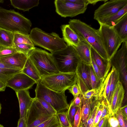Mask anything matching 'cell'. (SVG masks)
<instances>
[{
    "instance_id": "cell-1",
    "label": "cell",
    "mask_w": 127,
    "mask_h": 127,
    "mask_svg": "<svg viewBox=\"0 0 127 127\" xmlns=\"http://www.w3.org/2000/svg\"><path fill=\"white\" fill-rule=\"evenodd\" d=\"M79 38L86 41L102 58L109 61L98 30L78 19H71L68 24Z\"/></svg>"
},
{
    "instance_id": "cell-2",
    "label": "cell",
    "mask_w": 127,
    "mask_h": 127,
    "mask_svg": "<svg viewBox=\"0 0 127 127\" xmlns=\"http://www.w3.org/2000/svg\"><path fill=\"white\" fill-rule=\"evenodd\" d=\"M31 21L14 10L0 7V28L12 32L29 34Z\"/></svg>"
},
{
    "instance_id": "cell-3",
    "label": "cell",
    "mask_w": 127,
    "mask_h": 127,
    "mask_svg": "<svg viewBox=\"0 0 127 127\" xmlns=\"http://www.w3.org/2000/svg\"><path fill=\"white\" fill-rule=\"evenodd\" d=\"M29 36L34 46L42 47L51 53L63 49L67 46L63 38L57 33H48L37 27L31 30Z\"/></svg>"
},
{
    "instance_id": "cell-4",
    "label": "cell",
    "mask_w": 127,
    "mask_h": 127,
    "mask_svg": "<svg viewBox=\"0 0 127 127\" xmlns=\"http://www.w3.org/2000/svg\"><path fill=\"white\" fill-rule=\"evenodd\" d=\"M28 56L36 67L41 78L60 72L51 53L35 47Z\"/></svg>"
},
{
    "instance_id": "cell-5",
    "label": "cell",
    "mask_w": 127,
    "mask_h": 127,
    "mask_svg": "<svg viewBox=\"0 0 127 127\" xmlns=\"http://www.w3.org/2000/svg\"><path fill=\"white\" fill-rule=\"evenodd\" d=\"M67 45L65 48L51 54L60 72H75L81 60L74 47Z\"/></svg>"
},
{
    "instance_id": "cell-6",
    "label": "cell",
    "mask_w": 127,
    "mask_h": 127,
    "mask_svg": "<svg viewBox=\"0 0 127 127\" xmlns=\"http://www.w3.org/2000/svg\"><path fill=\"white\" fill-rule=\"evenodd\" d=\"M36 84L35 97L42 99L49 103L57 113L67 110L69 104L67 102L65 91L59 93L53 91L42 85L40 81Z\"/></svg>"
},
{
    "instance_id": "cell-7",
    "label": "cell",
    "mask_w": 127,
    "mask_h": 127,
    "mask_svg": "<svg viewBox=\"0 0 127 127\" xmlns=\"http://www.w3.org/2000/svg\"><path fill=\"white\" fill-rule=\"evenodd\" d=\"M75 72L62 73L41 78L40 83L47 88L58 92L65 91L72 85L77 84Z\"/></svg>"
},
{
    "instance_id": "cell-8",
    "label": "cell",
    "mask_w": 127,
    "mask_h": 127,
    "mask_svg": "<svg viewBox=\"0 0 127 127\" xmlns=\"http://www.w3.org/2000/svg\"><path fill=\"white\" fill-rule=\"evenodd\" d=\"M98 29L103 47L109 61L118 50L123 41L113 27L99 24Z\"/></svg>"
},
{
    "instance_id": "cell-9",
    "label": "cell",
    "mask_w": 127,
    "mask_h": 127,
    "mask_svg": "<svg viewBox=\"0 0 127 127\" xmlns=\"http://www.w3.org/2000/svg\"><path fill=\"white\" fill-rule=\"evenodd\" d=\"M111 65L119 72L120 81L125 91L124 100H127V41H123L121 48L118 50L110 60Z\"/></svg>"
},
{
    "instance_id": "cell-10",
    "label": "cell",
    "mask_w": 127,
    "mask_h": 127,
    "mask_svg": "<svg viewBox=\"0 0 127 127\" xmlns=\"http://www.w3.org/2000/svg\"><path fill=\"white\" fill-rule=\"evenodd\" d=\"M53 116L35 97L27 114L26 121L27 127H36Z\"/></svg>"
},
{
    "instance_id": "cell-11",
    "label": "cell",
    "mask_w": 127,
    "mask_h": 127,
    "mask_svg": "<svg viewBox=\"0 0 127 127\" xmlns=\"http://www.w3.org/2000/svg\"><path fill=\"white\" fill-rule=\"evenodd\" d=\"M54 3L56 13L64 18L72 17L84 13L88 5L71 2L67 0H56Z\"/></svg>"
},
{
    "instance_id": "cell-12",
    "label": "cell",
    "mask_w": 127,
    "mask_h": 127,
    "mask_svg": "<svg viewBox=\"0 0 127 127\" xmlns=\"http://www.w3.org/2000/svg\"><path fill=\"white\" fill-rule=\"evenodd\" d=\"M127 5V0H110L100 5L94 12V19L97 21L110 17Z\"/></svg>"
},
{
    "instance_id": "cell-13",
    "label": "cell",
    "mask_w": 127,
    "mask_h": 127,
    "mask_svg": "<svg viewBox=\"0 0 127 127\" xmlns=\"http://www.w3.org/2000/svg\"><path fill=\"white\" fill-rule=\"evenodd\" d=\"M35 84H36L35 81L21 72L13 75L6 82L7 87L12 88L15 92L28 90Z\"/></svg>"
},
{
    "instance_id": "cell-14",
    "label": "cell",
    "mask_w": 127,
    "mask_h": 127,
    "mask_svg": "<svg viewBox=\"0 0 127 127\" xmlns=\"http://www.w3.org/2000/svg\"><path fill=\"white\" fill-rule=\"evenodd\" d=\"M90 66V65L81 61L75 71L77 78V84L79 88L81 94L92 89Z\"/></svg>"
},
{
    "instance_id": "cell-15",
    "label": "cell",
    "mask_w": 127,
    "mask_h": 127,
    "mask_svg": "<svg viewBox=\"0 0 127 127\" xmlns=\"http://www.w3.org/2000/svg\"><path fill=\"white\" fill-rule=\"evenodd\" d=\"M125 95V91L122 82L119 80L112 97L109 110L110 115H114L122 106Z\"/></svg>"
},
{
    "instance_id": "cell-16",
    "label": "cell",
    "mask_w": 127,
    "mask_h": 127,
    "mask_svg": "<svg viewBox=\"0 0 127 127\" xmlns=\"http://www.w3.org/2000/svg\"><path fill=\"white\" fill-rule=\"evenodd\" d=\"M19 104L20 118H23L26 120L28 110L34 98L31 97L28 90H24L16 92Z\"/></svg>"
},
{
    "instance_id": "cell-17",
    "label": "cell",
    "mask_w": 127,
    "mask_h": 127,
    "mask_svg": "<svg viewBox=\"0 0 127 127\" xmlns=\"http://www.w3.org/2000/svg\"><path fill=\"white\" fill-rule=\"evenodd\" d=\"M28 58L27 55L18 52L10 56L0 58V59L2 62L22 70Z\"/></svg>"
},
{
    "instance_id": "cell-18",
    "label": "cell",
    "mask_w": 127,
    "mask_h": 127,
    "mask_svg": "<svg viewBox=\"0 0 127 127\" xmlns=\"http://www.w3.org/2000/svg\"><path fill=\"white\" fill-rule=\"evenodd\" d=\"M80 41L76 47H74L81 61L89 65H92L91 46L85 40L79 38Z\"/></svg>"
},
{
    "instance_id": "cell-19",
    "label": "cell",
    "mask_w": 127,
    "mask_h": 127,
    "mask_svg": "<svg viewBox=\"0 0 127 127\" xmlns=\"http://www.w3.org/2000/svg\"><path fill=\"white\" fill-rule=\"evenodd\" d=\"M91 55L92 59L95 63L103 77L109 72L111 66L110 61L102 58L92 47Z\"/></svg>"
},
{
    "instance_id": "cell-20",
    "label": "cell",
    "mask_w": 127,
    "mask_h": 127,
    "mask_svg": "<svg viewBox=\"0 0 127 127\" xmlns=\"http://www.w3.org/2000/svg\"><path fill=\"white\" fill-rule=\"evenodd\" d=\"M61 29L63 35V39L64 42L66 43V44L74 47L77 46L80 41V39L69 25H62Z\"/></svg>"
},
{
    "instance_id": "cell-21",
    "label": "cell",
    "mask_w": 127,
    "mask_h": 127,
    "mask_svg": "<svg viewBox=\"0 0 127 127\" xmlns=\"http://www.w3.org/2000/svg\"><path fill=\"white\" fill-rule=\"evenodd\" d=\"M21 72L34 80L36 83L41 79L37 70L28 57Z\"/></svg>"
},
{
    "instance_id": "cell-22",
    "label": "cell",
    "mask_w": 127,
    "mask_h": 127,
    "mask_svg": "<svg viewBox=\"0 0 127 127\" xmlns=\"http://www.w3.org/2000/svg\"><path fill=\"white\" fill-rule=\"evenodd\" d=\"M127 13V5L113 15L97 21L99 24H104L113 27L124 15Z\"/></svg>"
},
{
    "instance_id": "cell-23",
    "label": "cell",
    "mask_w": 127,
    "mask_h": 127,
    "mask_svg": "<svg viewBox=\"0 0 127 127\" xmlns=\"http://www.w3.org/2000/svg\"><path fill=\"white\" fill-rule=\"evenodd\" d=\"M113 28L123 42L127 41V13L124 15Z\"/></svg>"
},
{
    "instance_id": "cell-24",
    "label": "cell",
    "mask_w": 127,
    "mask_h": 127,
    "mask_svg": "<svg viewBox=\"0 0 127 127\" xmlns=\"http://www.w3.org/2000/svg\"><path fill=\"white\" fill-rule=\"evenodd\" d=\"M11 5L15 8L24 11H29L39 4V0H10Z\"/></svg>"
},
{
    "instance_id": "cell-25",
    "label": "cell",
    "mask_w": 127,
    "mask_h": 127,
    "mask_svg": "<svg viewBox=\"0 0 127 127\" xmlns=\"http://www.w3.org/2000/svg\"><path fill=\"white\" fill-rule=\"evenodd\" d=\"M14 33L0 28V45L13 47Z\"/></svg>"
},
{
    "instance_id": "cell-26",
    "label": "cell",
    "mask_w": 127,
    "mask_h": 127,
    "mask_svg": "<svg viewBox=\"0 0 127 127\" xmlns=\"http://www.w3.org/2000/svg\"><path fill=\"white\" fill-rule=\"evenodd\" d=\"M112 66V77L109 92L108 96L106 101L109 108V111L114 92L118 81L120 80V75L118 71L113 66Z\"/></svg>"
},
{
    "instance_id": "cell-27",
    "label": "cell",
    "mask_w": 127,
    "mask_h": 127,
    "mask_svg": "<svg viewBox=\"0 0 127 127\" xmlns=\"http://www.w3.org/2000/svg\"><path fill=\"white\" fill-rule=\"evenodd\" d=\"M92 100V99L83 100L81 109L80 123L84 127L91 114Z\"/></svg>"
},
{
    "instance_id": "cell-28",
    "label": "cell",
    "mask_w": 127,
    "mask_h": 127,
    "mask_svg": "<svg viewBox=\"0 0 127 127\" xmlns=\"http://www.w3.org/2000/svg\"><path fill=\"white\" fill-rule=\"evenodd\" d=\"M13 42L14 45L19 44H27L34 46L30 38L29 34L14 33Z\"/></svg>"
},
{
    "instance_id": "cell-29",
    "label": "cell",
    "mask_w": 127,
    "mask_h": 127,
    "mask_svg": "<svg viewBox=\"0 0 127 127\" xmlns=\"http://www.w3.org/2000/svg\"><path fill=\"white\" fill-rule=\"evenodd\" d=\"M36 127H61V125L56 115Z\"/></svg>"
},
{
    "instance_id": "cell-30",
    "label": "cell",
    "mask_w": 127,
    "mask_h": 127,
    "mask_svg": "<svg viewBox=\"0 0 127 127\" xmlns=\"http://www.w3.org/2000/svg\"><path fill=\"white\" fill-rule=\"evenodd\" d=\"M78 107L74 104L72 99L69 105L67 111H66L67 117L72 127L73 126L74 117Z\"/></svg>"
},
{
    "instance_id": "cell-31",
    "label": "cell",
    "mask_w": 127,
    "mask_h": 127,
    "mask_svg": "<svg viewBox=\"0 0 127 127\" xmlns=\"http://www.w3.org/2000/svg\"><path fill=\"white\" fill-rule=\"evenodd\" d=\"M13 47L18 52H21L27 55L31 51L35 48L34 46H32L27 44H14Z\"/></svg>"
},
{
    "instance_id": "cell-32",
    "label": "cell",
    "mask_w": 127,
    "mask_h": 127,
    "mask_svg": "<svg viewBox=\"0 0 127 127\" xmlns=\"http://www.w3.org/2000/svg\"><path fill=\"white\" fill-rule=\"evenodd\" d=\"M105 117L101 127H120L115 115Z\"/></svg>"
},
{
    "instance_id": "cell-33",
    "label": "cell",
    "mask_w": 127,
    "mask_h": 127,
    "mask_svg": "<svg viewBox=\"0 0 127 127\" xmlns=\"http://www.w3.org/2000/svg\"><path fill=\"white\" fill-rule=\"evenodd\" d=\"M56 115L61 126L66 127H72L67 117L66 111L57 113Z\"/></svg>"
},
{
    "instance_id": "cell-34",
    "label": "cell",
    "mask_w": 127,
    "mask_h": 127,
    "mask_svg": "<svg viewBox=\"0 0 127 127\" xmlns=\"http://www.w3.org/2000/svg\"><path fill=\"white\" fill-rule=\"evenodd\" d=\"M90 80L92 89H96L100 85L102 80L99 79L95 73L92 66L90 65Z\"/></svg>"
},
{
    "instance_id": "cell-35",
    "label": "cell",
    "mask_w": 127,
    "mask_h": 127,
    "mask_svg": "<svg viewBox=\"0 0 127 127\" xmlns=\"http://www.w3.org/2000/svg\"><path fill=\"white\" fill-rule=\"evenodd\" d=\"M102 99L101 100H95L97 103V108L92 127H96L101 116L103 109Z\"/></svg>"
},
{
    "instance_id": "cell-36",
    "label": "cell",
    "mask_w": 127,
    "mask_h": 127,
    "mask_svg": "<svg viewBox=\"0 0 127 127\" xmlns=\"http://www.w3.org/2000/svg\"><path fill=\"white\" fill-rule=\"evenodd\" d=\"M18 52L13 47L0 45V58L10 56Z\"/></svg>"
},
{
    "instance_id": "cell-37",
    "label": "cell",
    "mask_w": 127,
    "mask_h": 127,
    "mask_svg": "<svg viewBox=\"0 0 127 127\" xmlns=\"http://www.w3.org/2000/svg\"><path fill=\"white\" fill-rule=\"evenodd\" d=\"M99 90L98 88L88 90L82 94L83 99H93L94 97L96 100L98 96Z\"/></svg>"
},
{
    "instance_id": "cell-38",
    "label": "cell",
    "mask_w": 127,
    "mask_h": 127,
    "mask_svg": "<svg viewBox=\"0 0 127 127\" xmlns=\"http://www.w3.org/2000/svg\"><path fill=\"white\" fill-rule=\"evenodd\" d=\"M92 103L94 105L92 111H91V114L85 127H93V123L96 112L97 105L96 102L95 100L94 102L92 101Z\"/></svg>"
},
{
    "instance_id": "cell-39",
    "label": "cell",
    "mask_w": 127,
    "mask_h": 127,
    "mask_svg": "<svg viewBox=\"0 0 127 127\" xmlns=\"http://www.w3.org/2000/svg\"><path fill=\"white\" fill-rule=\"evenodd\" d=\"M0 68L3 70L15 73L21 72V70L10 65L2 62L0 59Z\"/></svg>"
},
{
    "instance_id": "cell-40",
    "label": "cell",
    "mask_w": 127,
    "mask_h": 127,
    "mask_svg": "<svg viewBox=\"0 0 127 127\" xmlns=\"http://www.w3.org/2000/svg\"><path fill=\"white\" fill-rule=\"evenodd\" d=\"M36 98L49 113L53 115H56L57 111L49 103L42 99Z\"/></svg>"
},
{
    "instance_id": "cell-41",
    "label": "cell",
    "mask_w": 127,
    "mask_h": 127,
    "mask_svg": "<svg viewBox=\"0 0 127 127\" xmlns=\"http://www.w3.org/2000/svg\"><path fill=\"white\" fill-rule=\"evenodd\" d=\"M15 74H16L0 68V79L6 82L10 78Z\"/></svg>"
},
{
    "instance_id": "cell-42",
    "label": "cell",
    "mask_w": 127,
    "mask_h": 127,
    "mask_svg": "<svg viewBox=\"0 0 127 127\" xmlns=\"http://www.w3.org/2000/svg\"><path fill=\"white\" fill-rule=\"evenodd\" d=\"M82 105L78 107L77 110L74 117L73 127H78L80 123L81 109Z\"/></svg>"
},
{
    "instance_id": "cell-43",
    "label": "cell",
    "mask_w": 127,
    "mask_h": 127,
    "mask_svg": "<svg viewBox=\"0 0 127 127\" xmlns=\"http://www.w3.org/2000/svg\"><path fill=\"white\" fill-rule=\"evenodd\" d=\"M68 90L69 92L72 95L74 98H75L81 93L79 88L77 84L72 85Z\"/></svg>"
},
{
    "instance_id": "cell-44",
    "label": "cell",
    "mask_w": 127,
    "mask_h": 127,
    "mask_svg": "<svg viewBox=\"0 0 127 127\" xmlns=\"http://www.w3.org/2000/svg\"><path fill=\"white\" fill-rule=\"evenodd\" d=\"M117 119L120 127H125L121 110L120 108L114 115Z\"/></svg>"
},
{
    "instance_id": "cell-45",
    "label": "cell",
    "mask_w": 127,
    "mask_h": 127,
    "mask_svg": "<svg viewBox=\"0 0 127 127\" xmlns=\"http://www.w3.org/2000/svg\"><path fill=\"white\" fill-rule=\"evenodd\" d=\"M92 66L93 70L97 77L102 80L103 77L100 73L99 70L94 60L92 59Z\"/></svg>"
},
{
    "instance_id": "cell-46",
    "label": "cell",
    "mask_w": 127,
    "mask_h": 127,
    "mask_svg": "<svg viewBox=\"0 0 127 127\" xmlns=\"http://www.w3.org/2000/svg\"><path fill=\"white\" fill-rule=\"evenodd\" d=\"M73 100L74 104L77 107L82 105L83 100L82 94H80Z\"/></svg>"
},
{
    "instance_id": "cell-47",
    "label": "cell",
    "mask_w": 127,
    "mask_h": 127,
    "mask_svg": "<svg viewBox=\"0 0 127 127\" xmlns=\"http://www.w3.org/2000/svg\"><path fill=\"white\" fill-rule=\"evenodd\" d=\"M72 2L82 4L88 5L89 4V0H67Z\"/></svg>"
},
{
    "instance_id": "cell-48",
    "label": "cell",
    "mask_w": 127,
    "mask_h": 127,
    "mask_svg": "<svg viewBox=\"0 0 127 127\" xmlns=\"http://www.w3.org/2000/svg\"><path fill=\"white\" fill-rule=\"evenodd\" d=\"M17 127H27L26 120L23 118H19Z\"/></svg>"
},
{
    "instance_id": "cell-49",
    "label": "cell",
    "mask_w": 127,
    "mask_h": 127,
    "mask_svg": "<svg viewBox=\"0 0 127 127\" xmlns=\"http://www.w3.org/2000/svg\"><path fill=\"white\" fill-rule=\"evenodd\" d=\"M122 110V114L123 118H127V105L122 106L120 108Z\"/></svg>"
},
{
    "instance_id": "cell-50",
    "label": "cell",
    "mask_w": 127,
    "mask_h": 127,
    "mask_svg": "<svg viewBox=\"0 0 127 127\" xmlns=\"http://www.w3.org/2000/svg\"><path fill=\"white\" fill-rule=\"evenodd\" d=\"M6 87V82L0 79V92L4 91Z\"/></svg>"
},
{
    "instance_id": "cell-51",
    "label": "cell",
    "mask_w": 127,
    "mask_h": 127,
    "mask_svg": "<svg viewBox=\"0 0 127 127\" xmlns=\"http://www.w3.org/2000/svg\"><path fill=\"white\" fill-rule=\"evenodd\" d=\"M105 118V117L99 120L96 127H101L104 122Z\"/></svg>"
},
{
    "instance_id": "cell-52",
    "label": "cell",
    "mask_w": 127,
    "mask_h": 127,
    "mask_svg": "<svg viewBox=\"0 0 127 127\" xmlns=\"http://www.w3.org/2000/svg\"><path fill=\"white\" fill-rule=\"evenodd\" d=\"M123 120L125 127H127V118H123Z\"/></svg>"
},
{
    "instance_id": "cell-53",
    "label": "cell",
    "mask_w": 127,
    "mask_h": 127,
    "mask_svg": "<svg viewBox=\"0 0 127 127\" xmlns=\"http://www.w3.org/2000/svg\"><path fill=\"white\" fill-rule=\"evenodd\" d=\"M78 127H85L80 123L79 126Z\"/></svg>"
},
{
    "instance_id": "cell-54",
    "label": "cell",
    "mask_w": 127,
    "mask_h": 127,
    "mask_svg": "<svg viewBox=\"0 0 127 127\" xmlns=\"http://www.w3.org/2000/svg\"><path fill=\"white\" fill-rule=\"evenodd\" d=\"M1 104L0 102V114L1 113Z\"/></svg>"
},
{
    "instance_id": "cell-55",
    "label": "cell",
    "mask_w": 127,
    "mask_h": 127,
    "mask_svg": "<svg viewBox=\"0 0 127 127\" xmlns=\"http://www.w3.org/2000/svg\"><path fill=\"white\" fill-rule=\"evenodd\" d=\"M4 0H0V3H2L3 2Z\"/></svg>"
},
{
    "instance_id": "cell-56",
    "label": "cell",
    "mask_w": 127,
    "mask_h": 127,
    "mask_svg": "<svg viewBox=\"0 0 127 127\" xmlns=\"http://www.w3.org/2000/svg\"><path fill=\"white\" fill-rule=\"evenodd\" d=\"M0 127H4L2 125L0 124Z\"/></svg>"
},
{
    "instance_id": "cell-57",
    "label": "cell",
    "mask_w": 127,
    "mask_h": 127,
    "mask_svg": "<svg viewBox=\"0 0 127 127\" xmlns=\"http://www.w3.org/2000/svg\"><path fill=\"white\" fill-rule=\"evenodd\" d=\"M61 127H63V126H61Z\"/></svg>"
}]
</instances>
